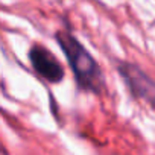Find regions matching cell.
Listing matches in <instances>:
<instances>
[{
  "instance_id": "obj_1",
  "label": "cell",
  "mask_w": 155,
  "mask_h": 155,
  "mask_svg": "<svg viewBox=\"0 0 155 155\" xmlns=\"http://www.w3.org/2000/svg\"><path fill=\"white\" fill-rule=\"evenodd\" d=\"M56 41L65 53L79 87L87 91L99 93L104 87V76L93 56L71 34L65 31H59L56 34Z\"/></svg>"
},
{
  "instance_id": "obj_2",
  "label": "cell",
  "mask_w": 155,
  "mask_h": 155,
  "mask_svg": "<svg viewBox=\"0 0 155 155\" xmlns=\"http://www.w3.org/2000/svg\"><path fill=\"white\" fill-rule=\"evenodd\" d=\"M29 59H31L34 70L43 78V79L56 84V82H61V79L64 78L62 65L43 46L35 44L29 52Z\"/></svg>"
},
{
  "instance_id": "obj_3",
  "label": "cell",
  "mask_w": 155,
  "mask_h": 155,
  "mask_svg": "<svg viewBox=\"0 0 155 155\" xmlns=\"http://www.w3.org/2000/svg\"><path fill=\"white\" fill-rule=\"evenodd\" d=\"M120 74L125 78L128 87L137 97L146 101L155 108V82L149 76H146L137 65L132 64H122Z\"/></svg>"
}]
</instances>
